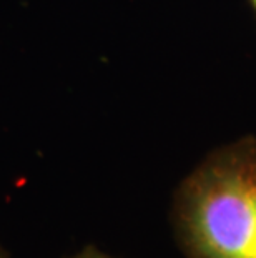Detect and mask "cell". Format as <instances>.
Segmentation results:
<instances>
[{
	"label": "cell",
	"mask_w": 256,
	"mask_h": 258,
	"mask_svg": "<svg viewBox=\"0 0 256 258\" xmlns=\"http://www.w3.org/2000/svg\"><path fill=\"white\" fill-rule=\"evenodd\" d=\"M173 232L187 258H256V139L216 148L173 199Z\"/></svg>",
	"instance_id": "cell-1"
},
{
	"label": "cell",
	"mask_w": 256,
	"mask_h": 258,
	"mask_svg": "<svg viewBox=\"0 0 256 258\" xmlns=\"http://www.w3.org/2000/svg\"><path fill=\"white\" fill-rule=\"evenodd\" d=\"M67 258H115V256L108 255V253H105V251H100L94 245H87L83 250H80V251H77V253L70 255Z\"/></svg>",
	"instance_id": "cell-2"
},
{
	"label": "cell",
	"mask_w": 256,
	"mask_h": 258,
	"mask_svg": "<svg viewBox=\"0 0 256 258\" xmlns=\"http://www.w3.org/2000/svg\"><path fill=\"white\" fill-rule=\"evenodd\" d=\"M0 258H10V253L4 248L2 245H0Z\"/></svg>",
	"instance_id": "cell-3"
},
{
	"label": "cell",
	"mask_w": 256,
	"mask_h": 258,
	"mask_svg": "<svg viewBox=\"0 0 256 258\" xmlns=\"http://www.w3.org/2000/svg\"><path fill=\"white\" fill-rule=\"evenodd\" d=\"M249 2H251V4H253V7L256 9V0H249Z\"/></svg>",
	"instance_id": "cell-4"
}]
</instances>
